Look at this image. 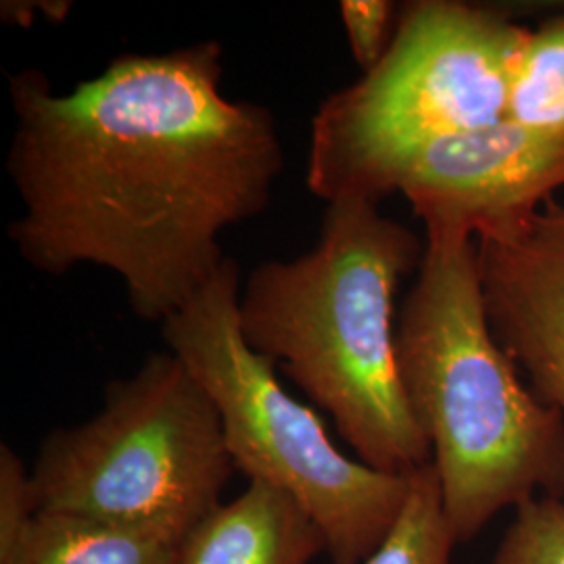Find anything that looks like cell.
I'll use <instances>...</instances> for the list:
<instances>
[{
	"mask_svg": "<svg viewBox=\"0 0 564 564\" xmlns=\"http://www.w3.org/2000/svg\"><path fill=\"white\" fill-rule=\"evenodd\" d=\"M531 28L463 0L405 2L383 61L312 121L307 188L379 203L391 167L426 142L508 120Z\"/></svg>",
	"mask_w": 564,
	"mask_h": 564,
	"instance_id": "4",
	"label": "cell"
},
{
	"mask_svg": "<svg viewBox=\"0 0 564 564\" xmlns=\"http://www.w3.org/2000/svg\"><path fill=\"white\" fill-rule=\"evenodd\" d=\"M216 403L172 351L105 387L86 423L51 431L30 473L39 512L120 524L178 545L235 473Z\"/></svg>",
	"mask_w": 564,
	"mask_h": 564,
	"instance_id": "5",
	"label": "cell"
},
{
	"mask_svg": "<svg viewBox=\"0 0 564 564\" xmlns=\"http://www.w3.org/2000/svg\"><path fill=\"white\" fill-rule=\"evenodd\" d=\"M343 28L354 61L364 74L383 61L400 21V11L389 0H343Z\"/></svg>",
	"mask_w": 564,
	"mask_h": 564,
	"instance_id": "14",
	"label": "cell"
},
{
	"mask_svg": "<svg viewBox=\"0 0 564 564\" xmlns=\"http://www.w3.org/2000/svg\"><path fill=\"white\" fill-rule=\"evenodd\" d=\"M223 59L216 41L121 55L69 93L36 69L9 76L7 174L23 212L7 235L23 262L111 270L147 323L214 279L220 237L262 214L284 165L274 113L224 95Z\"/></svg>",
	"mask_w": 564,
	"mask_h": 564,
	"instance_id": "1",
	"label": "cell"
},
{
	"mask_svg": "<svg viewBox=\"0 0 564 564\" xmlns=\"http://www.w3.org/2000/svg\"><path fill=\"white\" fill-rule=\"evenodd\" d=\"M564 186V134L508 120L442 137L391 167L383 199L400 193L426 232L475 241L512 230Z\"/></svg>",
	"mask_w": 564,
	"mask_h": 564,
	"instance_id": "7",
	"label": "cell"
},
{
	"mask_svg": "<svg viewBox=\"0 0 564 564\" xmlns=\"http://www.w3.org/2000/svg\"><path fill=\"white\" fill-rule=\"evenodd\" d=\"M176 547L120 524L39 512L18 550L0 564H174Z\"/></svg>",
	"mask_w": 564,
	"mask_h": 564,
	"instance_id": "10",
	"label": "cell"
},
{
	"mask_svg": "<svg viewBox=\"0 0 564 564\" xmlns=\"http://www.w3.org/2000/svg\"><path fill=\"white\" fill-rule=\"evenodd\" d=\"M456 544L445 519L440 475L431 463L412 473L400 519L362 564H452Z\"/></svg>",
	"mask_w": 564,
	"mask_h": 564,
	"instance_id": "11",
	"label": "cell"
},
{
	"mask_svg": "<svg viewBox=\"0 0 564 564\" xmlns=\"http://www.w3.org/2000/svg\"><path fill=\"white\" fill-rule=\"evenodd\" d=\"M423 256L379 203L345 197L328 203L307 253L258 265L239 295L249 347L330 414L360 463L387 475L433 463L403 389L395 326L398 286Z\"/></svg>",
	"mask_w": 564,
	"mask_h": 564,
	"instance_id": "2",
	"label": "cell"
},
{
	"mask_svg": "<svg viewBox=\"0 0 564 564\" xmlns=\"http://www.w3.org/2000/svg\"><path fill=\"white\" fill-rule=\"evenodd\" d=\"M36 514L32 477L25 464L13 447L0 445V563L18 550Z\"/></svg>",
	"mask_w": 564,
	"mask_h": 564,
	"instance_id": "15",
	"label": "cell"
},
{
	"mask_svg": "<svg viewBox=\"0 0 564 564\" xmlns=\"http://www.w3.org/2000/svg\"><path fill=\"white\" fill-rule=\"evenodd\" d=\"M239 295V265L226 258L162 324L163 339L216 403L235 466L302 502L323 529L330 563L362 564L400 519L412 475H387L337 449L316 412L245 341Z\"/></svg>",
	"mask_w": 564,
	"mask_h": 564,
	"instance_id": "6",
	"label": "cell"
},
{
	"mask_svg": "<svg viewBox=\"0 0 564 564\" xmlns=\"http://www.w3.org/2000/svg\"><path fill=\"white\" fill-rule=\"evenodd\" d=\"M494 564H564V500L540 496L519 506Z\"/></svg>",
	"mask_w": 564,
	"mask_h": 564,
	"instance_id": "13",
	"label": "cell"
},
{
	"mask_svg": "<svg viewBox=\"0 0 564 564\" xmlns=\"http://www.w3.org/2000/svg\"><path fill=\"white\" fill-rule=\"evenodd\" d=\"M398 364L433 447L445 519L458 544L506 508L564 498V416L523 383L496 339L473 237L426 232L400 312Z\"/></svg>",
	"mask_w": 564,
	"mask_h": 564,
	"instance_id": "3",
	"label": "cell"
},
{
	"mask_svg": "<svg viewBox=\"0 0 564 564\" xmlns=\"http://www.w3.org/2000/svg\"><path fill=\"white\" fill-rule=\"evenodd\" d=\"M323 552V529L295 496L249 481L184 535L174 564H312Z\"/></svg>",
	"mask_w": 564,
	"mask_h": 564,
	"instance_id": "9",
	"label": "cell"
},
{
	"mask_svg": "<svg viewBox=\"0 0 564 564\" xmlns=\"http://www.w3.org/2000/svg\"><path fill=\"white\" fill-rule=\"evenodd\" d=\"M508 118L564 134V11L531 30Z\"/></svg>",
	"mask_w": 564,
	"mask_h": 564,
	"instance_id": "12",
	"label": "cell"
},
{
	"mask_svg": "<svg viewBox=\"0 0 564 564\" xmlns=\"http://www.w3.org/2000/svg\"><path fill=\"white\" fill-rule=\"evenodd\" d=\"M487 316L540 400L564 416V203L477 241Z\"/></svg>",
	"mask_w": 564,
	"mask_h": 564,
	"instance_id": "8",
	"label": "cell"
}]
</instances>
